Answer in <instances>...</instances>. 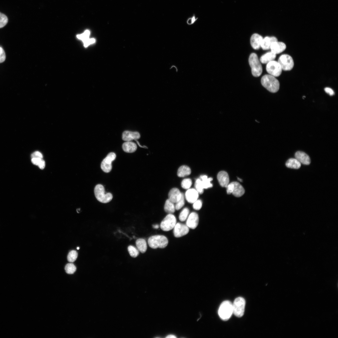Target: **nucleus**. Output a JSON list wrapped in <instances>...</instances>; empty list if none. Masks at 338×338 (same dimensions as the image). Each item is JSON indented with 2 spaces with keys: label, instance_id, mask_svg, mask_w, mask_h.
Masks as SVG:
<instances>
[{
  "label": "nucleus",
  "instance_id": "obj_34",
  "mask_svg": "<svg viewBox=\"0 0 338 338\" xmlns=\"http://www.w3.org/2000/svg\"><path fill=\"white\" fill-rule=\"evenodd\" d=\"M192 184V181L190 179H185L182 182L181 186L185 189H189L191 187Z\"/></svg>",
  "mask_w": 338,
  "mask_h": 338
},
{
  "label": "nucleus",
  "instance_id": "obj_1",
  "mask_svg": "<svg viewBox=\"0 0 338 338\" xmlns=\"http://www.w3.org/2000/svg\"><path fill=\"white\" fill-rule=\"evenodd\" d=\"M261 83L264 88L272 93L277 92L279 88L278 80L274 76L270 74L264 75L261 79Z\"/></svg>",
  "mask_w": 338,
  "mask_h": 338
},
{
  "label": "nucleus",
  "instance_id": "obj_41",
  "mask_svg": "<svg viewBox=\"0 0 338 338\" xmlns=\"http://www.w3.org/2000/svg\"><path fill=\"white\" fill-rule=\"evenodd\" d=\"M95 39L94 38H89L83 41L84 46L86 47L91 44L94 43Z\"/></svg>",
  "mask_w": 338,
  "mask_h": 338
},
{
  "label": "nucleus",
  "instance_id": "obj_38",
  "mask_svg": "<svg viewBox=\"0 0 338 338\" xmlns=\"http://www.w3.org/2000/svg\"><path fill=\"white\" fill-rule=\"evenodd\" d=\"M90 33V31L87 30L85 31L83 33L77 35V37L78 39L82 40L83 42L89 38Z\"/></svg>",
  "mask_w": 338,
  "mask_h": 338
},
{
  "label": "nucleus",
  "instance_id": "obj_49",
  "mask_svg": "<svg viewBox=\"0 0 338 338\" xmlns=\"http://www.w3.org/2000/svg\"><path fill=\"white\" fill-rule=\"evenodd\" d=\"M77 249H78H78H79V247H77Z\"/></svg>",
  "mask_w": 338,
  "mask_h": 338
},
{
  "label": "nucleus",
  "instance_id": "obj_17",
  "mask_svg": "<svg viewBox=\"0 0 338 338\" xmlns=\"http://www.w3.org/2000/svg\"><path fill=\"white\" fill-rule=\"evenodd\" d=\"M295 157L300 163L304 165H308L310 163V157L304 152L300 151H297L295 153Z\"/></svg>",
  "mask_w": 338,
  "mask_h": 338
},
{
  "label": "nucleus",
  "instance_id": "obj_42",
  "mask_svg": "<svg viewBox=\"0 0 338 338\" xmlns=\"http://www.w3.org/2000/svg\"><path fill=\"white\" fill-rule=\"evenodd\" d=\"M43 160V158H32L31 161L34 165L38 166Z\"/></svg>",
  "mask_w": 338,
  "mask_h": 338
},
{
  "label": "nucleus",
  "instance_id": "obj_16",
  "mask_svg": "<svg viewBox=\"0 0 338 338\" xmlns=\"http://www.w3.org/2000/svg\"><path fill=\"white\" fill-rule=\"evenodd\" d=\"M263 38L261 36L257 33L253 34L250 38V44L252 48L256 50L259 49Z\"/></svg>",
  "mask_w": 338,
  "mask_h": 338
},
{
  "label": "nucleus",
  "instance_id": "obj_46",
  "mask_svg": "<svg viewBox=\"0 0 338 338\" xmlns=\"http://www.w3.org/2000/svg\"><path fill=\"white\" fill-rule=\"evenodd\" d=\"M166 338H176V337L174 335H168L166 337Z\"/></svg>",
  "mask_w": 338,
  "mask_h": 338
},
{
  "label": "nucleus",
  "instance_id": "obj_32",
  "mask_svg": "<svg viewBox=\"0 0 338 338\" xmlns=\"http://www.w3.org/2000/svg\"><path fill=\"white\" fill-rule=\"evenodd\" d=\"M77 257V252L74 250H71L68 255L67 260L70 262H73L76 260Z\"/></svg>",
  "mask_w": 338,
  "mask_h": 338
},
{
  "label": "nucleus",
  "instance_id": "obj_9",
  "mask_svg": "<svg viewBox=\"0 0 338 338\" xmlns=\"http://www.w3.org/2000/svg\"><path fill=\"white\" fill-rule=\"evenodd\" d=\"M266 69L269 74L275 77L279 76L281 74L282 70L279 62L274 60L267 64Z\"/></svg>",
  "mask_w": 338,
  "mask_h": 338
},
{
  "label": "nucleus",
  "instance_id": "obj_43",
  "mask_svg": "<svg viewBox=\"0 0 338 338\" xmlns=\"http://www.w3.org/2000/svg\"><path fill=\"white\" fill-rule=\"evenodd\" d=\"M31 158H43V156L41 153L38 151H35L31 155Z\"/></svg>",
  "mask_w": 338,
  "mask_h": 338
},
{
  "label": "nucleus",
  "instance_id": "obj_2",
  "mask_svg": "<svg viewBox=\"0 0 338 338\" xmlns=\"http://www.w3.org/2000/svg\"><path fill=\"white\" fill-rule=\"evenodd\" d=\"M148 244L152 248H164L168 244L166 237L162 235H156L150 237L148 239Z\"/></svg>",
  "mask_w": 338,
  "mask_h": 338
},
{
  "label": "nucleus",
  "instance_id": "obj_28",
  "mask_svg": "<svg viewBox=\"0 0 338 338\" xmlns=\"http://www.w3.org/2000/svg\"><path fill=\"white\" fill-rule=\"evenodd\" d=\"M200 178L204 189H207L213 187V184L211 182L213 180L212 177L208 178L206 175H203L201 176Z\"/></svg>",
  "mask_w": 338,
  "mask_h": 338
},
{
  "label": "nucleus",
  "instance_id": "obj_15",
  "mask_svg": "<svg viewBox=\"0 0 338 338\" xmlns=\"http://www.w3.org/2000/svg\"><path fill=\"white\" fill-rule=\"evenodd\" d=\"M198 197V192L194 188L188 189L185 193L186 199L190 203H193L197 200Z\"/></svg>",
  "mask_w": 338,
  "mask_h": 338
},
{
  "label": "nucleus",
  "instance_id": "obj_19",
  "mask_svg": "<svg viewBox=\"0 0 338 338\" xmlns=\"http://www.w3.org/2000/svg\"><path fill=\"white\" fill-rule=\"evenodd\" d=\"M182 193L177 188L171 189L168 193V199L173 203H176L180 199Z\"/></svg>",
  "mask_w": 338,
  "mask_h": 338
},
{
  "label": "nucleus",
  "instance_id": "obj_21",
  "mask_svg": "<svg viewBox=\"0 0 338 338\" xmlns=\"http://www.w3.org/2000/svg\"><path fill=\"white\" fill-rule=\"evenodd\" d=\"M233 182V186L232 194L237 197H241L245 192L244 189L239 183L236 182Z\"/></svg>",
  "mask_w": 338,
  "mask_h": 338
},
{
  "label": "nucleus",
  "instance_id": "obj_11",
  "mask_svg": "<svg viewBox=\"0 0 338 338\" xmlns=\"http://www.w3.org/2000/svg\"><path fill=\"white\" fill-rule=\"evenodd\" d=\"M189 231V228L186 225L178 223L174 228L173 234L175 237L179 238L186 235Z\"/></svg>",
  "mask_w": 338,
  "mask_h": 338
},
{
  "label": "nucleus",
  "instance_id": "obj_36",
  "mask_svg": "<svg viewBox=\"0 0 338 338\" xmlns=\"http://www.w3.org/2000/svg\"><path fill=\"white\" fill-rule=\"evenodd\" d=\"M184 204V197L183 194L182 193L180 199L176 203L175 205V209L177 210H179L183 207Z\"/></svg>",
  "mask_w": 338,
  "mask_h": 338
},
{
  "label": "nucleus",
  "instance_id": "obj_31",
  "mask_svg": "<svg viewBox=\"0 0 338 338\" xmlns=\"http://www.w3.org/2000/svg\"><path fill=\"white\" fill-rule=\"evenodd\" d=\"M128 250L130 255L132 257L136 258L139 255V250L133 246H129L128 247Z\"/></svg>",
  "mask_w": 338,
  "mask_h": 338
},
{
  "label": "nucleus",
  "instance_id": "obj_8",
  "mask_svg": "<svg viewBox=\"0 0 338 338\" xmlns=\"http://www.w3.org/2000/svg\"><path fill=\"white\" fill-rule=\"evenodd\" d=\"M282 70L289 71L291 70L294 65V62L292 57L289 55L283 54L279 58L278 61Z\"/></svg>",
  "mask_w": 338,
  "mask_h": 338
},
{
  "label": "nucleus",
  "instance_id": "obj_3",
  "mask_svg": "<svg viewBox=\"0 0 338 338\" xmlns=\"http://www.w3.org/2000/svg\"><path fill=\"white\" fill-rule=\"evenodd\" d=\"M233 313L232 303L229 301L223 302L220 305L218 310V314L223 320H228Z\"/></svg>",
  "mask_w": 338,
  "mask_h": 338
},
{
  "label": "nucleus",
  "instance_id": "obj_45",
  "mask_svg": "<svg viewBox=\"0 0 338 338\" xmlns=\"http://www.w3.org/2000/svg\"><path fill=\"white\" fill-rule=\"evenodd\" d=\"M38 166L41 169H43L44 168L45 166V162L43 160L41 162L40 164Z\"/></svg>",
  "mask_w": 338,
  "mask_h": 338
},
{
  "label": "nucleus",
  "instance_id": "obj_44",
  "mask_svg": "<svg viewBox=\"0 0 338 338\" xmlns=\"http://www.w3.org/2000/svg\"><path fill=\"white\" fill-rule=\"evenodd\" d=\"M325 91L330 95L332 96L334 94V92L333 90L329 87H326L324 89Z\"/></svg>",
  "mask_w": 338,
  "mask_h": 338
},
{
  "label": "nucleus",
  "instance_id": "obj_47",
  "mask_svg": "<svg viewBox=\"0 0 338 338\" xmlns=\"http://www.w3.org/2000/svg\"><path fill=\"white\" fill-rule=\"evenodd\" d=\"M152 227L155 229H158L159 227V226L158 224H155L153 225Z\"/></svg>",
  "mask_w": 338,
  "mask_h": 338
},
{
  "label": "nucleus",
  "instance_id": "obj_4",
  "mask_svg": "<svg viewBox=\"0 0 338 338\" xmlns=\"http://www.w3.org/2000/svg\"><path fill=\"white\" fill-rule=\"evenodd\" d=\"M248 62L251 68L252 75L254 77L260 76L262 72V68L257 55L252 53L249 56Z\"/></svg>",
  "mask_w": 338,
  "mask_h": 338
},
{
  "label": "nucleus",
  "instance_id": "obj_48",
  "mask_svg": "<svg viewBox=\"0 0 338 338\" xmlns=\"http://www.w3.org/2000/svg\"><path fill=\"white\" fill-rule=\"evenodd\" d=\"M238 180L239 181H240L241 182L242 181V180L241 179H240V178H239L238 177Z\"/></svg>",
  "mask_w": 338,
  "mask_h": 338
},
{
  "label": "nucleus",
  "instance_id": "obj_29",
  "mask_svg": "<svg viewBox=\"0 0 338 338\" xmlns=\"http://www.w3.org/2000/svg\"><path fill=\"white\" fill-rule=\"evenodd\" d=\"M76 268L75 265L72 263L67 264L65 266V270L67 273L72 274L76 271Z\"/></svg>",
  "mask_w": 338,
  "mask_h": 338
},
{
  "label": "nucleus",
  "instance_id": "obj_20",
  "mask_svg": "<svg viewBox=\"0 0 338 338\" xmlns=\"http://www.w3.org/2000/svg\"><path fill=\"white\" fill-rule=\"evenodd\" d=\"M277 41V38L274 37L267 36L263 38L261 47L264 50L270 49L271 44L274 42Z\"/></svg>",
  "mask_w": 338,
  "mask_h": 338
},
{
  "label": "nucleus",
  "instance_id": "obj_26",
  "mask_svg": "<svg viewBox=\"0 0 338 338\" xmlns=\"http://www.w3.org/2000/svg\"><path fill=\"white\" fill-rule=\"evenodd\" d=\"M191 173V169L188 166L183 165L178 169L177 175L179 177H183L189 175Z\"/></svg>",
  "mask_w": 338,
  "mask_h": 338
},
{
  "label": "nucleus",
  "instance_id": "obj_7",
  "mask_svg": "<svg viewBox=\"0 0 338 338\" xmlns=\"http://www.w3.org/2000/svg\"><path fill=\"white\" fill-rule=\"evenodd\" d=\"M177 222L176 217L172 214H168L161 221L160 227L165 231H169L173 228Z\"/></svg>",
  "mask_w": 338,
  "mask_h": 338
},
{
  "label": "nucleus",
  "instance_id": "obj_6",
  "mask_svg": "<svg viewBox=\"0 0 338 338\" xmlns=\"http://www.w3.org/2000/svg\"><path fill=\"white\" fill-rule=\"evenodd\" d=\"M233 313L237 317H241L243 315L245 305L244 299L238 297L235 299L232 304Z\"/></svg>",
  "mask_w": 338,
  "mask_h": 338
},
{
  "label": "nucleus",
  "instance_id": "obj_24",
  "mask_svg": "<svg viewBox=\"0 0 338 338\" xmlns=\"http://www.w3.org/2000/svg\"><path fill=\"white\" fill-rule=\"evenodd\" d=\"M137 249L141 253L145 252L147 249V244L146 240L143 238L138 239L136 242Z\"/></svg>",
  "mask_w": 338,
  "mask_h": 338
},
{
  "label": "nucleus",
  "instance_id": "obj_25",
  "mask_svg": "<svg viewBox=\"0 0 338 338\" xmlns=\"http://www.w3.org/2000/svg\"><path fill=\"white\" fill-rule=\"evenodd\" d=\"M289 168L298 169L301 166V163L296 158H291L288 159L285 164Z\"/></svg>",
  "mask_w": 338,
  "mask_h": 338
},
{
  "label": "nucleus",
  "instance_id": "obj_13",
  "mask_svg": "<svg viewBox=\"0 0 338 338\" xmlns=\"http://www.w3.org/2000/svg\"><path fill=\"white\" fill-rule=\"evenodd\" d=\"M286 48V45L284 43L278 41L273 42L270 47L271 52L276 54L283 52Z\"/></svg>",
  "mask_w": 338,
  "mask_h": 338
},
{
  "label": "nucleus",
  "instance_id": "obj_18",
  "mask_svg": "<svg viewBox=\"0 0 338 338\" xmlns=\"http://www.w3.org/2000/svg\"><path fill=\"white\" fill-rule=\"evenodd\" d=\"M140 138V135L137 132L126 131H124L122 133V139L125 141H131L133 140L138 139Z\"/></svg>",
  "mask_w": 338,
  "mask_h": 338
},
{
  "label": "nucleus",
  "instance_id": "obj_35",
  "mask_svg": "<svg viewBox=\"0 0 338 338\" xmlns=\"http://www.w3.org/2000/svg\"><path fill=\"white\" fill-rule=\"evenodd\" d=\"M198 18L195 14L188 17L186 20V23L188 25L194 24L198 19Z\"/></svg>",
  "mask_w": 338,
  "mask_h": 338
},
{
  "label": "nucleus",
  "instance_id": "obj_12",
  "mask_svg": "<svg viewBox=\"0 0 338 338\" xmlns=\"http://www.w3.org/2000/svg\"><path fill=\"white\" fill-rule=\"evenodd\" d=\"M199 222L198 214L195 212H192L188 216L186 225L189 228L194 229L197 227Z\"/></svg>",
  "mask_w": 338,
  "mask_h": 338
},
{
  "label": "nucleus",
  "instance_id": "obj_27",
  "mask_svg": "<svg viewBox=\"0 0 338 338\" xmlns=\"http://www.w3.org/2000/svg\"><path fill=\"white\" fill-rule=\"evenodd\" d=\"M164 209L165 211L169 214L173 213L175 212L176 209L174 203L170 201L169 199H167L165 203Z\"/></svg>",
  "mask_w": 338,
  "mask_h": 338
},
{
  "label": "nucleus",
  "instance_id": "obj_22",
  "mask_svg": "<svg viewBox=\"0 0 338 338\" xmlns=\"http://www.w3.org/2000/svg\"><path fill=\"white\" fill-rule=\"evenodd\" d=\"M122 149L123 151L127 153H132L137 149L136 145L135 143L131 141H127L122 145Z\"/></svg>",
  "mask_w": 338,
  "mask_h": 338
},
{
  "label": "nucleus",
  "instance_id": "obj_37",
  "mask_svg": "<svg viewBox=\"0 0 338 338\" xmlns=\"http://www.w3.org/2000/svg\"><path fill=\"white\" fill-rule=\"evenodd\" d=\"M8 22V18L5 14L0 12V28L4 27Z\"/></svg>",
  "mask_w": 338,
  "mask_h": 338
},
{
  "label": "nucleus",
  "instance_id": "obj_33",
  "mask_svg": "<svg viewBox=\"0 0 338 338\" xmlns=\"http://www.w3.org/2000/svg\"><path fill=\"white\" fill-rule=\"evenodd\" d=\"M195 186L196 190L199 193L202 194L203 192L204 188L202 181L200 179H197L195 182Z\"/></svg>",
  "mask_w": 338,
  "mask_h": 338
},
{
  "label": "nucleus",
  "instance_id": "obj_10",
  "mask_svg": "<svg viewBox=\"0 0 338 338\" xmlns=\"http://www.w3.org/2000/svg\"><path fill=\"white\" fill-rule=\"evenodd\" d=\"M116 155L114 152L109 153L103 160L101 164V168L105 172H110L112 168V162L116 158Z\"/></svg>",
  "mask_w": 338,
  "mask_h": 338
},
{
  "label": "nucleus",
  "instance_id": "obj_40",
  "mask_svg": "<svg viewBox=\"0 0 338 338\" xmlns=\"http://www.w3.org/2000/svg\"><path fill=\"white\" fill-rule=\"evenodd\" d=\"M5 59V52L3 48L0 46V63L4 62Z\"/></svg>",
  "mask_w": 338,
  "mask_h": 338
},
{
  "label": "nucleus",
  "instance_id": "obj_5",
  "mask_svg": "<svg viewBox=\"0 0 338 338\" xmlns=\"http://www.w3.org/2000/svg\"><path fill=\"white\" fill-rule=\"evenodd\" d=\"M94 193L97 200L102 203H108L113 198L112 195L110 193H105L104 187L100 184L96 185L95 187Z\"/></svg>",
  "mask_w": 338,
  "mask_h": 338
},
{
  "label": "nucleus",
  "instance_id": "obj_14",
  "mask_svg": "<svg viewBox=\"0 0 338 338\" xmlns=\"http://www.w3.org/2000/svg\"><path fill=\"white\" fill-rule=\"evenodd\" d=\"M217 178L220 185L223 187H226L229 183V176L225 171H221L219 172Z\"/></svg>",
  "mask_w": 338,
  "mask_h": 338
},
{
  "label": "nucleus",
  "instance_id": "obj_23",
  "mask_svg": "<svg viewBox=\"0 0 338 338\" xmlns=\"http://www.w3.org/2000/svg\"><path fill=\"white\" fill-rule=\"evenodd\" d=\"M276 57V54L271 51L262 55L260 60L262 63L267 64L270 62L274 60Z\"/></svg>",
  "mask_w": 338,
  "mask_h": 338
},
{
  "label": "nucleus",
  "instance_id": "obj_39",
  "mask_svg": "<svg viewBox=\"0 0 338 338\" xmlns=\"http://www.w3.org/2000/svg\"><path fill=\"white\" fill-rule=\"evenodd\" d=\"M202 202L200 200H197L193 203V208L197 210H199L202 207Z\"/></svg>",
  "mask_w": 338,
  "mask_h": 338
},
{
  "label": "nucleus",
  "instance_id": "obj_30",
  "mask_svg": "<svg viewBox=\"0 0 338 338\" xmlns=\"http://www.w3.org/2000/svg\"><path fill=\"white\" fill-rule=\"evenodd\" d=\"M189 211L188 208L185 207L184 208L180 213L179 218V220L182 221H184L186 220L188 217Z\"/></svg>",
  "mask_w": 338,
  "mask_h": 338
}]
</instances>
